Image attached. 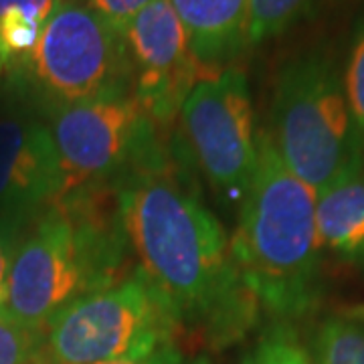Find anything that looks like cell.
Segmentation results:
<instances>
[{"label": "cell", "mask_w": 364, "mask_h": 364, "mask_svg": "<svg viewBox=\"0 0 364 364\" xmlns=\"http://www.w3.org/2000/svg\"><path fill=\"white\" fill-rule=\"evenodd\" d=\"M114 191L128 243L181 328L215 350L245 338L259 320V301L241 279L223 225L188 191L166 150Z\"/></svg>", "instance_id": "6da1fadb"}, {"label": "cell", "mask_w": 364, "mask_h": 364, "mask_svg": "<svg viewBox=\"0 0 364 364\" xmlns=\"http://www.w3.org/2000/svg\"><path fill=\"white\" fill-rule=\"evenodd\" d=\"M128 237L114 186L69 193L43 210L21 239L4 308L33 330H45L71 301L122 282Z\"/></svg>", "instance_id": "7a4b0ae2"}, {"label": "cell", "mask_w": 364, "mask_h": 364, "mask_svg": "<svg viewBox=\"0 0 364 364\" xmlns=\"http://www.w3.org/2000/svg\"><path fill=\"white\" fill-rule=\"evenodd\" d=\"M316 200L318 193L287 168L269 132L261 130L231 251L243 284L272 320H299L322 298Z\"/></svg>", "instance_id": "3957f363"}, {"label": "cell", "mask_w": 364, "mask_h": 364, "mask_svg": "<svg viewBox=\"0 0 364 364\" xmlns=\"http://www.w3.org/2000/svg\"><path fill=\"white\" fill-rule=\"evenodd\" d=\"M267 132L284 164L316 193L364 166L342 77L324 53L282 67Z\"/></svg>", "instance_id": "277c9868"}, {"label": "cell", "mask_w": 364, "mask_h": 364, "mask_svg": "<svg viewBox=\"0 0 364 364\" xmlns=\"http://www.w3.org/2000/svg\"><path fill=\"white\" fill-rule=\"evenodd\" d=\"M182 328L142 267L71 301L43 330L41 364L136 360L176 344Z\"/></svg>", "instance_id": "5b68a950"}, {"label": "cell", "mask_w": 364, "mask_h": 364, "mask_svg": "<svg viewBox=\"0 0 364 364\" xmlns=\"http://www.w3.org/2000/svg\"><path fill=\"white\" fill-rule=\"evenodd\" d=\"M25 75L49 109L87 102L112 91L130 90L124 37L85 0H65L49 16Z\"/></svg>", "instance_id": "8992f818"}, {"label": "cell", "mask_w": 364, "mask_h": 364, "mask_svg": "<svg viewBox=\"0 0 364 364\" xmlns=\"http://www.w3.org/2000/svg\"><path fill=\"white\" fill-rule=\"evenodd\" d=\"M49 130L63 170V196L93 186H114L124 174L164 150L158 126L144 114L130 90L57 107L51 112Z\"/></svg>", "instance_id": "52a82bcc"}, {"label": "cell", "mask_w": 364, "mask_h": 364, "mask_svg": "<svg viewBox=\"0 0 364 364\" xmlns=\"http://www.w3.org/2000/svg\"><path fill=\"white\" fill-rule=\"evenodd\" d=\"M178 117L186 148L208 184L225 203L241 205L257 164L245 73L231 67L198 79Z\"/></svg>", "instance_id": "ba28073f"}, {"label": "cell", "mask_w": 364, "mask_h": 364, "mask_svg": "<svg viewBox=\"0 0 364 364\" xmlns=\"http://www.w3.org/2000/svg\"><path fill=\"white\" fill-rule=\"evenodd\" d=\"M130 91L158 128L170 126L198 81V65L170 0H158L122 33Z\"/></svg>", "instance_id": "9c48e42d"}, {"label": "cell", "mask_w": 364, "mask_h": 364, "mask_svg": "<svg viewBox=\"0 0 364 364\" xmlns=\"http://www.w3.org/2000/svg\"><path fill=\"white\" fill-rule=\"evenodd\" d=\"M63 193L51 130L31 116L0 117V219L25 227Z\"/></svg>", "instance_id": "30bf717a"}, {"label": "cell", "mask_w": 364, "mask_h": 364, "mask_svg": "<svg viewBox=\"0 0 364 364\" xmlns=\"http://www.w3.org/2000/svg\"><path fill=\"white\" fill-rule=\"evenodd\" d=\"M205 77L221 73L249 45V0H170Z\"/></svg>", "instance_id": "8fae6325"}, {"label": "cell", "mask_w": 364, "mask_h": 364, "mask_svg": "<svg viewBox=\"0 0 364 364\" xmlns=\"http://www.w3.org/2000/svg\"><path fill=\"white\" fill-rule=\"evenodd\" d=\"M316 221L322 249L364 267V166L318 193Z\"/></svg>", "instance_id": "7c38bea8"}, {"label": "cell", "mask_w": 364, "mask_h": 364, "mask_svg": "<svg viewBox=\"0 0 364 364\" xmlns=\"http://www.w3.org/2000/svg\"><path fill=\"white\" fill-rule=\"evenodd\" d=\"M314 364H364V324L328 318L308 346Z\"/></svg>", "instance_id": "4fadbf2b"}, {"label": "cell", "mask_w": 364, "mask_h": 364, "mask_svg": "<svg viewBox=\"0 0 364 364\" xmlns=\"http://www.w3.org/2000/svg\"><path fill=\"white\" fill-rule=\"evenodd\" d=\"M239 364H314L291 322L272 320Z\"/></svg>", "instance_id": "5bb4252c"}, {"label": "cell", "mask_w": 364, "mask_h": 364, "mask_svg": "<svg viewBox=\"0 0 364 364\" xmlns=\"http://www.w3.org/2000/svg\"><path fill=\"white\" fill-rule=\"evenodd\" d=\"M312 0H249V45H259L294 25Z\"/></svg>", "instance_id": "9a60e30c"}, {"label": "cell", "mask_w": 364, "mask_h": 364, "mask_svg": "<svg viewBox=\"0 0 364 364\" xmlns=\"http://www.w3.org/2000/svg\"><path fill=\"white\" fill-rule=\"evenodd\" d=\"M43 332L18 322L0 306V364H37Z\"/></svg>", "instance_id": "2e32d148"}, {"label": "cell", "mask_w": 364, "mask_h": 364, "mask_svg": "<svg viewBox=\"0 0 364 364\" xmlns=\"http://www.w3.org/2000/svg\"><path fill=\"white\" fill-rule=\"evenodd\" d=\"M342 85H344L348 112H350L352 124H354L364 156V14L354 26Z\"/></svg>", "instance_id": "e0dca14e"}, {"label": "cell", "mask_w": 364, "mask_h": 364, "mask_svg": "<svg viewBox=\"0 0 364 364\" xmlns=\"http://www.w3.org/2000/svg\"><path fill=\"white\" fill-rule=\"evenodd\" d=\"M85 2L107 25L114 26L117 33H124L126 26L130 25L138 14L158 0H85Z\"/></svg>", "instance_id": "ac0fdd59"}, {"label": "cell", "mask_w": 364, "mask_h": 364, "mask_svg": "<svg viewBox=\"0 0 364 364\" xmlns=\"http://www.w3.org/2000/svg\"><path fill=\"white\" fill-rule=\"evenodd\" d=\"M21 229L23 225L0 219V306L6 301V291H9V275L13 267V259L18 243H21Z\"/></svg>", "instance_id": "d6986e66"}, {"label": "cell", "mask_w": 364, "mask_h": 364, "mask_svg": "<svg viewBox=\"0 0 364 364\" xmlns=\"http://www.w3.org/2000/svg\"><path fill=\"white\" fill-rule=\"evenodd\" d=\"M59 4L61 0H0V16L6 11H21L45 26L49 16L59 9Z\"/></svg>", "instance_id": "ffe728a7"}, {"label": "cell", "mask_w": 364, "mask_h": 364, "mask_svg": "<svg viewBox=\"0 0 364 364\" xmlns=\"http://www.w3.org/2000/svg\"><path fill=\"white\" fill-rule=\"evenodd\" d=\"M107 364H207L205 360H198V358H188L184 352L172 344L166 348H160V350L152 352L144 358H136V360H119V363H107Z\"/></svg>", "instance_id": "44dd1931"}, {"label": "cell", "mask_w": 364, "mask_h": 364, "mask_svg": "<svg viewBox=\"0 0 364 364\" xmlns=\"http://www.w3.org/2000/svg\"><path fill=\"white\" fill-rule=\"evenodd\" d=\"M352 316H364V306L356 308V310H352Z\"/></svg>", "instance_id": "7402d4cb"}, {"label": "cell", "mask_w": 364, "mask_h": 364, "mask_svg": "<svg viewBox=\"0 0 364 364\" xmlns=\"http://www.w3.org/2000/svg\"><path fill=\"white\" fill-rule=\"evenodd\" d=\"M2 71H4V69H2V57H0V75H2Z\"/></svg>", "instance_id": "603a6c76"}, {"label": "cell", "mask_w": 364, "mask_h": 364, "mask_svg": "<svg viewBox=\"0 0 364 364\" xmlns=\"http://www.w3.org/2000/svg\"><path fill=\"white\" fill-rule=\"evenodd\" d=\"M61 2H65V0H61Z\"/></svg>", "instance_id": "cb8c5ba5"}, {"label": "cell", "mask_w": 364, "mask_h": 364, "mask_svg": "<svg viewBox=\"0 0 364 364\" xmlns=\"http://www.w3.org/2000/svg\"><path fill=\"white\" fill-rule=\"evenodd\" d=\"M37 364H41V363H37Z\"/></svg>", "instance_id": "d4e9b609"}]
</instances>
